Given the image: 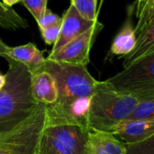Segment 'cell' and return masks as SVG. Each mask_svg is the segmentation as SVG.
<instances>
[{"label": "cell", "mask_w": 154, "mask_h": 154, "mask_svg": "<svg viewBox=\"0 0 154 154\" xmlns=\"http://www.w3.org/2000/svg\"><path fill=\"white\" fill-rule=\"evenodd\" d=\"M154 20V0H151L144 13L142 14L140 18H138V22L136 26L134 27L136 34H139L151 22Z\"/></svg>", "instance_id": "ffe728a7"}, {"label": "cell", "mask_w": 154, "mask_h": 154, "mask_svg": "<svg viewBox=\"0 0 154 154\" xmlns=\"http://www.w3.org/2000/svg\"><path fill=\"white\" fill-rule=\"evenodd\" d=\"M86 154H126V147L112 133L89 130Z\"/></svg>", "instance_id": "8fae6325"}, {"label": "cell", "mask_w": 154, "mask_h": 154, "mask_svg": "<svg viewBox=\"0 0 154 154\" xmlns=\"http://www.w3.org/2000/svg\"><path fill=\"white\" fill-rule=\"evenodd\" d=\"M23 5L30 11L36 22L44 14L48 0H22Z\"/></svg>", "instance_id": "d6986e66"}, {"label": "cell", "mask_w": 154, "mask_h": 154, "mask_svg": "<svg viewBox=\"0 0 154 154\" xmlns=\"http://www.w3.org/2000/svg\"><path fill=\"white\" fill-rule=\"evenodd\" d=\"M138 102L134 97L118 92L106 80L98 81L90 101L88 130L113 133L116 125L131 114Z\"/></svg>", "instance_id": "3957f363"}, {"label": "cell", "mask_w": 154, "mask_h": 154, "mask_svg": "<svg viewBox=\"0 0 154 154\" xmlns=\"http://www.w3.org/2000/svg\"><path fill=\"white\" fill-rule=\"evenodd\" d=\"M137 34L135 29L130 19H128L119 32L115 37L111 48L110 53L117 56H127L136 47Z\"/></svg>", "instance_id": "4fadbf2b"}, {"label": "cell", "mask_w": 154, "mask_h": 154, "mask_svg": "<svg viewBox=\"0 0 154 154\" xmlns=\"http://www.w3.org/2000/svg\"><path fill=\"white\" fill-rule=\"evenodd\" d=\"M61 22H62V17H60L58 14H54L52 11L47 8L44 14L37 21V23L40 29H43L46 27L61 24Z\"/></svg>", "instance_id": "44dd1931"}, {"label": "cell", "mask_w": 154, "mask_h": 154, "mask_svg": "<svg viewBox=\"0 0 154 154\" xmlns=\"http://www.w3.org/2000/svg\"><path fill=\"white\" fill-rule=\"evenodd\" d=\"M7 57L24 64L32 74L42 69L46 60L42 52L32 42L17 47H9Z\"/></svg>", "instance_id": "7c38bea8"}, {"label": "cell", "mask_w": 154, "mask_h": 154, "mask_svg": "<svg viewBox=\"0 0 154 154\" xmlns=\"http://www.w3.org/2000/svg\"><path fill=\"white\" fill-rule=\"evenodd\" d=\"M112 134L124 144H134L154 134V121L125 119L116 125Z\"/></svg>", "instance_id": "9c48e42d"}, {"label": "cell", "mask_w": 154, "mask_h": 154, "mask_svg": "<svg viewBox=\"0 0 154 154\" xmlns=\"http://www.w3.org/2000/svg\"><path fill=\"white\" fill-rule=\"evenodd\" d=\"M103 24L98 21L84 33L76 37L55 52H51L48 60L87 66L89 63V52L96 35L102 30Z\"/></svg>", "instance_id": "52a82bcc"}, {"label": "cell", "mask_w": 154, "mask_h": 154, "mask_svg": "<svg viewBox=\"0 0 154 154\" xmlns=\"http://www.w3.org/2000/svg\"><path fill=\"white\" fill-rule=\"evenodd\" d=\"M154 51V20L151 22L139 34L135 49L125 58L124 67L128 66L141 58Z\"/></svg>", "instance_id": "5bb4252c"}, {"label": "cell", "mask_w": 154, "mask_h": 154, "mask_svg": "<svg viewBox=\"0 0 154 154\" xmlns=\"http://www.w3.org/2000/svg\"><path fill=\"white\" fill-rule=\"evenodd\" d=\"M125 147L126 154H154V134L142 142L126 144Z\"/></svg>", "instance_id": "ac0fdd59"}, {"label": "cell", "mask_w": 154, "mask_h": 154, "mask_svg": "<svg viewBox=\"0 0 154 154\" xmlns=\"http://www.w3.org/2000/svg\"><path fill=\"white\" fill-rule=\"evenodd\" d=\"M70 1H71V3H73V2H74L75 0H70Z\"/></svg>", "instance_id": "4316f807"}, {"label": "cell", "mask_w": 154, "mask_h": 154, "mask_svg": "<svg viewBox=\"0 0 154 154\" xmlns=\"http://www.w3.org/2000/svg\"><path fill=\"white\" fill-rule=\"evenodd\" d=\"M150 2L151 0H137L136 5H135V16L137 17V19L140 18L142 14L144 13Z\"/></svg>", "instance_id": "603a6c76"}, {"label": "cell", "mask_w": 154, "mask_h": 154, "mask_svg": "<svg viewBox=\"0 0 154 154\" xmlns=\"http://www.w3.org/2000/svg\"><path fill=\"white\" fill-rule=\"evenodd\" d=\"M32 95L33 99L45 106H53L58 101V88L54 78L41 69L32 74Z\"/></svg>", "instance_id": "30bf717a"}, {"label": "cell", "mask_w": 154, "mask_h": 154, "mask_svg": "<svg viewBox=\"0 0 154 154\" xmlns=\"http://www.w3.org/2000/svg\"><path fill=\"white\" fill-rule=\"evenodd\" d=\"M60 27H61V24H57V25L46 27L43 29H40L42 36L46 44H48V45L55 44V42H57L58 38L60 36Z\"/></svg>", "instance_id": "7402d4cb"}, {"label": "cell", "mask_w": 154, "mask_h": 154, "mask_svg": "<svg viewBox=\"0 0 154 154\" xmlns=\"http://www.w3.org/2000/svg\"><path fill=\"white\" fill-rule=\"evenodd\" d=\"M5 83V76L0 73V89L4 87Z\"/></svg>", "instance_id": "484cf974"}, {"label": "cell", "mask_w": 154, "mask_h": 154, "mask_svg": "<svg viewBox=\"0 0 154 154\" xmlns=\"http://www.w3.org/2000/svg\"><path fill=\"white\" fill-rule=\"evenodd\" d=\"M102 2H103V0H102Z\"/></svg>", "instance_id": "83f0119b"}, {"label": "cell", "mask_w": 154, "mask_h": 154, "mask_svg": "<svg viewBox=\"0 0 154 154\" xmlns=\"http://www.w3.org/2000/svg\"><path fill=\"white\" fill-rule=\"evenodd\" d=\"M106 81L118 92L139 101L154 97V51L124 67Z\"/></svg>", "instance_id": "8992f818"}, {"label": "cell", "mask_w": 154, "mask_h": 154, "mask_svg": "<svg viewBox=\"0 0 154 154\" xmlns=\"http://www.w3.org/2000/svg\"><path fill=\"white\" fill-rule=\"evenodd\" d=\"M97 21H90L83 17L76 9L73 4L64 13L61 22L60 36L53 45L51 52H55L68 42L87 32L97 23Z\"/></svg>", "instance_id": "ba28073f"}, {"label": "cell", "mask_w": 154, "mask_h": 154, "mask_svg": "<svg viewBox=\"0 0 154 154\" xmlns=\"http://www.w3.org/2000/svg\"><path fill=\"white\" fill-rule=\"evenodd\" d=\"M46 121V106L39 104L24 120L0 129V154H36Z\"/></svg>", "instance_id": "5b68a950"}, {"label": "cell", "mask_w": 154, "mask_h": 154, "mask_svg": "<svg viewBox=\"0 0 154 154\" xmlns=\"http://www.w3.org/2000/svg\"><path fill=\"white\" fill-rule=\"evenodd\" d=\"M8 49H9V46L5 42H3V40L0 38V56L3 58L7 57Z\"/></svg>", "instance_id": "cb8c5ba5"}, {"label": "cell", "mask_w": 154, "mask_h": 154, "mask_svg": "<svg viewBox=\"0 0 154 154\" xmlns=\"http://www.w3.org/2000/svg\"><path fill=\"white\" fill-rule=\"evenodd\" d=\"M0 27L6 30H19L28 28L29 23L11 6L0 2Z\"/></svg>", "instance_id": "9a60e30c"}, {"label": "cell", "mask_w": 154, "mask_h": 154, "mask_svg": "<svg viewBox=\"0 0 154 154\" xmlns=\"http://www.w3.org/2000/svg\"><path fill=\"white\" fill-rule=\"evenodd\" d=\"M42 69L54 78L58 88V101L53 106H46L47 114L88 128L90 101L98 81L85 65L46 59Z\"/></svg>", "instance_id": "6da1fadb"}, {"label": "cell", "mask_w": 154, "mask_h": 154, "mask_svg": "<svg viewBox=\"0 0 154 154\" xmlns=\"http://www.w3.org/2000/svg\"><path fill=\"white\" fill-rule=\"evenodd\" d=\"M88 133V128L46 111L36 154H86Z\"/></svg>", "instance_id": "277c9868"}, {"label": "cell", "mask_w": 154, "mask_h": 154, "mask_svg": "<svg viewBox=\"0 0 154 154\" xmlns=\"http://www.w3.org/2000/svg\"><path fill=\"white\" fill-rule=\"evenodd\" d=\"M22 0H3V3L8 6H12L14 5V4H17L19 2H21Z\"/></svg>", "instance_id": "d4e9b609"}, {"label": "cell", "mask_w": 154, "mask_h": 154, "mask_svg": "<svg viewBox=\"0 0 154 154\" xmlns=\"http://www.w3.org/2000/svg\"><path fill=\"white\" fill-rule=\"evenodd\" d=\"M79 13L88 20L97 21V0H75L73 3Z\"/></svg>", "instance_id": "e0dca14e"}, {"label": "cell", "mask_w": 154, "mask_h": 154, "mask_svg": "<svg viewBox=\"0 0 154 154\" xmlns=\"http://www.w3.org/2000/svg\"><path fill=\"white\" fill-rule=\"evenodd\" d=\"M5 83L0 89V129L27 118L38 106L32 95V73L23 63L9 57Z\"/></svg>", "instance_id": "7a4b0ae2"}, {"label": "cell", "mask_w": 154, "mask_h": 154, "mask_svg": "<svg viewBox=\"0 0 154 154\" xmlns=\"http://www.w3.org/2000/svg\"><path fill=\"white\" fill-rule=\"evenodd\" d=\"M125 119L154 121V97L141 100Z\"/></svg>", "instance_id": "2e32d148"}]
</instances>
